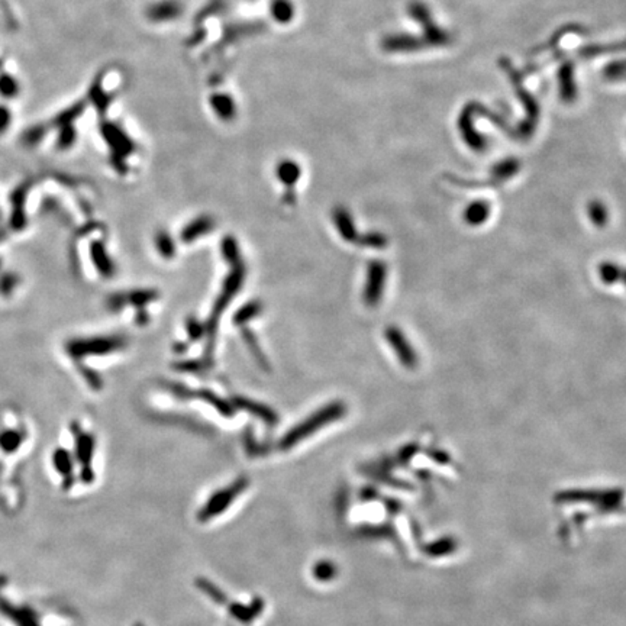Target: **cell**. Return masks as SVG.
<instances>
[{
    "label": "cell",
    "mask_w": 626,
    "mask_h": 626,
    "mask_svg": "<svg viewBox=\"0 0 626 626\" xmlns=\"http://www.w3.org/2000/svg\"><path fill=\"white\" fill-rule=\"evenodd\" d=\"M188 344L186 342H177V344H174V351L175 352H178V354H182V352H186L188 351Z\"/></svg>",
    "instance_id": "83f0119b"
},
{
    "label": "cell",
    "mask_w": 626,
    "mask_h": 626,
    "mask_svg": "<svg viewBox=\"0 0 626 626\" xmlns=\"http://www.w3.org/2000/svg\"><path fill=\"white\" fill-rule=\"evenodd\" d=\"M620 273L622 270L619 268L617 264L615 262H602L599 265V276L602 279L603 283L606 284H615L617 282H620Z\"/></svg>",
    "instance_id": "44dd1931"
},
{
    "label": "cell",
    "mask_w": 626,
    "mask_h": 626,
    "mask_svg": "<svg viewBox=\"0 0 626 626\" xmlns=\"http://www.w3.org/2000/svg\"><path fill=\"white\" fill-rule=\"evenodd\" d=\"M231 401H232V405L235 406V409H241V411L248 412L250 415L255 416L257 419H260L261 422H264L268 426H274L280 421L277 412L268 405L261 404V401H257V400H252L250 397L240 396V394H235Z\"/></svg>",
    "instance_id": "8992f818"
},
{
    "label": "cell",
    "mask_w": 626,
    "mask_h": 626,
    "mask_svg": "<svg viewBox=\"0 0 626 626\" xmlns=\"http://www.w3.org/2000/svg\"><path fill=\"white\" fill-rule=\"evenodd\" d=\"M154 242H155V248H157L158 254L163 258H165V260L174 258V255L177 252V247H175L173 237L167 231H158L155 234Z\"/></svg>",
    "instance_id": "e0dca14e"
},
{
    "label": "cell",
    "mask_w": 626,
    "mask_h": 626,
    "mask_svg": "<svg viewBox=\"0 0 626 626\" xmlns=\"http://www.w3.org/2000/svg\"><path fill=\"white\" fill-rule=\"evenodd\" d=\"M262 310H264V304L261 303V300H258V299L250 300L235 310L234 317H232V322H234V325L244 328V327H247L248 322L258 318L262 313Z\"/></svg>",
    "instance_id": "30bf717a"
},
{
    "label": "cell",
    "mask_w": 626,
    "mask_h": 626,
    "mask_svg": "<svg viewBox=\"0 0 626 626\" xmlns=\"http://www.w3.org/2000/svg\"><path fill=\"white\" fill-rule=\"evenodd\" d=\"M620 282H623V283L626 284V270H625V272L622 270V273H620Z\"/></svg>",
    "instance_id": "f1b7e54d"
},
{
    "label": "cell",
    "mask_w": 626,
    "mask_h": 626,
    "mask_svg": "<svg viewBox=\"0 0 626 626\" xmlns=\"http://www.w3.org/2000/svg\"><path fill=\"white\" fill-rule=\"evenodd\" d=\"M332 220L335 228L338 230V234L344 241L356 242V240H359V232H356L351 213L345 207L342 206L335 207L332 212Z\"/></svg>",
    "instance_id": "9c48e42d"
},
{
    "label": "cell",
    "mask_w": 626,
    "mask_h": 626,
    "mask_svg": "<svg viewBox=\"0 0 626 626\" xmlns=\"http://www.w3.org/2000/svg\"><path fill=\"white\" fill-rule=\"evenodd\" d=\"M196 586L216 605H228V597L225 596V593H222V590H219L212 581L206 578H196Z\"/></svg>",
    "instance_id": "d6986e66"
},
{
    "label": "cell",
    "mask_w": 626,
    "mask_h": 626,
    "mask_svg": "<svg viewBox=\"0 0 626 626\" xmlns=\"http://www.w3.org/2000/svg\"><path fill=\"white\" fill-rule=\"evenodd\" d=\"M161 386L177 400H192L193 399V389L188 387L183 383H178V381H163Z\"/></svg>",
    "instance_id": "7402d4cb"
},
{
    "label": "cell",
    "mask_w": 626,
    "mask_h": 626,
    "mask_svg": "<svg viewBox=\"0 0 626 626\" xmlns=\"http://www.w3.org/2000/svg\"><path fill=\"white\" fill-rule=\"evenodd\" d=\"M248 486H250L248 477L241 476L227 487L216 490L215 493L206 501V503L200 508L197 513V519L200 522H207L222 513H225L228 508L237 501V498H240L248 488Z\"/></svg>",
    "instance_id": "3957f363"
},
{
    "label": "cell",
    "mask_w": 626,
    "mask_h": 626,
    "mask_svg": "<svg viewBox=\"0 0 626 626\" xmlns=\"http://www.w3.org/2000/svg\"><path fill=\"white\" fill-rule=\"evenodd\" d=\"M356 242H359V245L361 247L374 248V250H383L387 247V238L384 234L380 232H367L364 235H359Z\"/></svg>",
    "instance_id": "603a6c76"
},
{
    "label": "cell",
    "mask_w": 626,
    "mask_h": 626,
    "mask_svg": "<svg viewBox=\"0 0 626 626\" xmlns=\"http://www.w3.org/2000/svg\"><path fill=\"white\" fill-rule=\"evenodd\" d=\"M92 260L96 264V268L99 270V273L105 277H111L115 272L113 268V262L109 258L105 247L101 242H95L92 245Z\"/></svg>",
    "instance_id": "5bb4252c"
},
{
    "label": "cell",
    "mask_w": 626,
    "mask_h": 626,
    "mask_svg": "<svg viewBox=\"0 0 626 626\" xmlns=\"http://www.w3.org/2000/svg\"><path fill=\"white\" fill-rule=\"evenodd\" d=\"M387 280V265L383 261L373 260L367 267V277L363 299L369 307H374L380 303Z\"/></svg>",
    "instance_id": "277c9868"
},
{
    "label": "cell",
    "mask_w": 626,
    "mask_h": 626,
    "mask_svg": "<svg viewBox=\"0 0 626 626\" xmlns=\"http://www.w3.org/2000/svg\"><path fill=\"white\" fill-rule=\"evenodd\" d=\"M135 321L141 327H144V325H147L150 322V317H148V313L145 312V309H137V318H135Z\"/></svg>",
    "instance_id": "4316f807"
},
{
    "label": "cell",
    "mask_w": 626,
    "mask_h": 626,
    "mask_svg": "<svg viewBox=\"0 0 626 626\" xmlns=\"http://www.w3.org/2000/svg\"><path fill=\"white\" fill-rule=\"evenodd\" d=\"M173 369H175L177 371H180V373H193V374H199V373L207 370L209 367H207V364H206L202 359H199V360L193 359V360H182V361H177V363L173 364Z\"/></svg>",
    "instance_id": "cb8c5ba5"
},
{
    "label": "cell",
    "mask_w": 626,
    "mask_h": 626,
    "mask_svg": "<svg viewBox=\"0 0 626 626\" xmlns=\"http://www.w3.org/2000/svg\"><path fill=\"white\" fill-rule=\"evenodd\" d=\"M215 219L212 216L207 215H202L196 219H193L192 222H189L188 225L182 230L180 232V241L183 244H192L196 240L210 234L215 230Z\"/></svg>",
    "instance_id": "52a82bcc"
},
{
    "label": "cell",
    "mask_w": 626,
    "mask_h": 626,
    "mask_svg": "<svg viewBox=\"0 0 626 626\" xmlns=\"http://www.w3.org/2000/svg\"><path fill=\"white\" fill-rule=\"evenodd\" d=\"M347 414V405L341 400H334L324 405L318 411L310 414L304 421L299 422L293 428H290L279 441V448L282 451H287L310 435L317 433L321 428L328 426L339 419H342Z\"/></svg>",
    "instance_id": "7a4b0ae2"
},
{
    "label": "cell",
    "mask_w": 626,
    "mask_h": 626,
    "mask_svg": "<svg viewBox=\"0 0 626 626\" xmlns=\"http://www.w3.org/2000/svg\"><path fill=\"white\" fill-rule=\"evenodd\" d=\"M185 325H186V332H188L190 341H200L202 338H205V335H206L205 324L200 322L195 315H189L185 321Z\"/></svg>",
    "instance_id": "d4e9b609"
},
{
    "label": "cell",
    "mask_w": 626,
    "mask_h": 626,
    "mask_svg": "<svg viewBox=\"0 0 626 626\" xmlns=\"http://www.w3.org/2000/svg\"><path fill=\"white\" fill-rule=\"evenodd\" d=\"M241 337H242L245 345L248 347L250 352L252 354V356L255 359L257 364L261 367V370H264V371H270V369H272V367H270V363H268V359L265 356L264 351L261 349V345H260V342H258L257 335H255L250 328L244 327V328L241 329Z\"/></svg>",
    "instance_id": "8fae6325"
},
{
    "label": "cell",
    "mask_w": 626,
    "mask_h": 626,
    "mask_svg": "<svg viewBox=\"0 0 626 626\" xmlns=\"http://www.w3.org/2000/svg\"><path fill=\"white\" fill-rule=\"evenodd\" d=\"M277 175L280 177V180L286 185V186H293L297 180H299V167L292 163V161H286L283 164H280V167L277 168Z\"/></svg>",
    "instance_id": "ffe728a7"
},
{
    "label": "cell",
    "mask_w": 626,
    "mask_h": 626,
    "mask_svg": "<svg viewBox=\"0 0 626 626\" xmlns=\"http://www.w3.org/2000/svg\"><path fill=\"white\" fill-rule=\"evenodd\" d=\"M133 626H144V625H143V623H135Z\"/></svg>",
    "instance_id": "f546056e"
},
{
    "label": "cell",
    "mask_w": 626,
    "mask_h": 626,
    "mask_svg": "<svg viewBox=\"0 0 626 626\" xmlns=\"http://www.w3.org/2000/svg\"><path fill=\"white\" fill-rule=\"evenodd\" d=\"M587 212H589V216H590L592 222L595 223L596 227H605L606 223H607V217H609V215H607L606 206H605L603 203H600V202H592V203L589 205Z\"/></svg>",
    "instance_id": "484cf974"
},
{
    "label": "cell",
    "mask_w": 626,
    "mask_h": 626,
    "mask_svg": "<svg viewBox=\"0 0 626 626\" xmlns=\"http://www.w3.org/2000/svg\"><path fill=\"white\" fill-rule=\"evenodd\" d=\"M338 574L337 565L329 561V560H322L319 563H317L312 568V575L315 577L317 581H321V583H328V581H332Z\"/></svg>",
    "instance_id": "ac0fdd59"
},
{
    "label": "cell",
    "mask_w": 626,
    "mask_h": 626,
    "mask_svg": "<svg viewBox=\"0 0 626 626\" xmlns=\"http://www.w3.org/2000/svg\"><path fill=\"white\" fill-rule=\"evenodd\" d=\"M384 337L394 354L397 355L400 364L408 369H415L418 364V355L405 334L397 327H389L384 331Z\"/></svg>",
    "instance_id": "5b68a950"
},
{
    "label": "cell",
    "mask_w": 626,
    "mask_h": 626,
    "mask_svg": "<svg viewBox=\"0 0 626 626\" xmlns=\"http://www.w3.org/2000/svg\"><path fill=\"white\" fill-rule=\"evenodd\" d=\"M245 276H247V268H245L244 262H240V264L231 267V272L227 274L225 280H223L222 290L213 303L210 317H209L207 322L205 324L206 345H205L202 360L207 364L209 369L213 366V351H215V341H216L219 319L223 315L225 309L228 307V304L232 302V299L241 290V287L245 282Z\"/></svg>",
    "instance_id": "6da1fadb"
},
{
    "label": "cell",
    "mask_w": 626,
    "mask_h": 626,
    "mask_svg": "<svg viewBox=\"0 0 626 626\" xmlns=\"http://www.w3.org/2000/svg\"><path fill=\"white\" fill-rule=\"evenodd\" d=\"M488 215H490V205H487L484 202H476L467 207L464 217H466V222L468 223V225L477 227V225H481V223L486 222Z\"/></svg>",
    "instance_id": "2e32d148"
},
{
    "label": "cell",
    "mask_w": 626,
    "mask_h": 626,
    "mask_svg": "<svg viewBox=\"0 0 626 626\" xmlns=\"http://www.w3.org/2000/svg\"><path fill=\"white\" fill-rule=\"evenodd\" d=\"M251 603H252V605H250V606H244V605H240V603H231V605H230V612H231V615H232L235 619H238L240 622H242V623H250V622H252V620L261 613V610L264 609V603H262V600H260V599H254Z\"/></svg>",
    "instance_id": "7c38bea8"
},
{
    "label": "cell",
    "mask_w": 626,
    "mask_h": 626,
    "mask_svg": "<svg viewBox=\"0 0 626 626\" xmlns=\"http://www.w3.org/2000/svg\"><path fill=\"white\" fill-rule=\"evenodd\" d=\"M193 399H199L205 404L210 405L217 414H220L222 416L225 418H232L237 412L235 406L232 405V401L220 397L219 394H216L213 390L210 389H199V390H193Z\"/></svg>",
    "instance_id": "ba28073f"
},
{
    "label": "cell",
    "mask_w": 626,
    "mask_h": 626,
    "mask_svg": "<svg viewBox=\"0 0 626 626\" xmlns=\"http://www.w3.org/2000/svg\"><path fill=\"white\" fill-rule=\"evenodd\" d=\"M220 252H222L223 260H225L231 267L242 262L238 241L232 235H227L220 241Z\"/></svg>",
    "instance_id": "9a60e30c"
},
{
    "label": "cell",
    "mask_w": 626,
    "mask_h": 626,
    "mask_svg": "<svg viewBox=\"0 0 626 626\" xmlns=\"http://www.w3.org/2000/svg\"><path fill=\"white\" fill-rule=\"evenodd\" d=\"M160 297L157 289H137L133 292L125 293L126 304L135 306L137 309H145L150 303H154Z\"/></svg>",
    "instance_id": "4fadbf2b"
}]
</instances>
